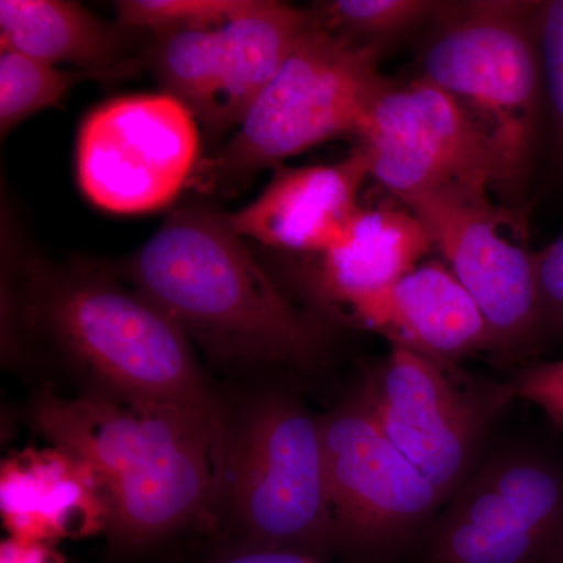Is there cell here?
<instances>
[{
    "instance_id": "cell-7",
    "label": "cell",
    "mask_w": 563,
    "mask_h": 563,
    "mask_svg": "<svg viewBox=\"0 0 563 563\" xmlns=\"http://www.w3.org/2000/svg\"><path fill=\"white\" fill-rule=\"evenodd\" d=\"M385 435L429 481L443 506L465 484L514 383L476 379L391 344L355 391Z\"/></svg>"
},
{
    "instance_id": "cell-24",
    "label": "cell",
    "mask_w": 563,
    "mask_h": 563,
    "mask_svg": "<svg viewBox=\"0 0 563 563\" xmlns=\"http://www.w3.org/2000/svg\"><path fill=\"white\" fill-rule=\"evenodd\" d=\"M518 398L539 407L563 429V358L532 363L512 380Z\"/></svg>"
},
{
    "instance_id": "cell-19",
    "label": "cell",
    "mask_w": 563,
    "mask_h": 563,
    "mask_svg": "<svg viewBox=\"0 0 563 563\" xmlns=\"http://www.w3.org/2000/svg\"><path fill=\"white\" fill-rule=\"evenodd\" d=\"M220 29L158 35L152 54L155 73L166 95L184 103L207 131L213 121L221 88Z\"/></svg>"
},
{
    "instance_id": "cell-25",
    "label": "cell",
    "mask_w": 563,
    "mask_h": 563,
    "mask_svg": "<svg viewBox=\"0 0 563 563\" xmlns=\"http://www.w3.org/2000/svg\"><path fill=\"white\" fill-rule=\"evenodd\" d=\"M537 279L542 303L544 335L563 339V233L537 252Z\"/></svg>"
},
{
    "instance_id": "cell-9",
    "label": "cell",
    "mask_w": 563,
    "mask_h": 563,
    "mask_svg": "<svg viewBox=\"0 0 563 563\" xmlns=\"http://www.w3.org/2000/svg\"><path fill=\"white\" fill-rule=\"evenodd\" d=\"M421 537L420 563H543L563 533V466L531 446L481 459Z\"/></svg>"
},
{
    "instance_id": "cell-2",
    "label": "cell",
    "mask_w": 563,
    "mask_h": 563,
    "mask_svg": "<svg viewBox=\"0 0 563 563\" xmlns=\"http://www.w3.org/2000/svg\"><path fill=\"white\" fill-rule=\"evenodd\" d=\"M136 290L218 361L318 365L329 346L320 318L263 272L229 214L201 203L174 210L133 255Z\"/></svg>"
},
{
    "instance_id": "cell-26",
    "label": "cell",
    "mask_w": 563,
    "mask_h": 563,
    "mask_svg": "<svg viewBox=\"0 0 563 563\" xmlns=\"http://www.w3.org/2000/svg\"><path fill=\"white\" fill-rule=\"evenodd\" d=\"M0 563H66L51 543L25 542L10 537L0 548Z\"/></svg>"
},
{
    "instance_id": "cell-18",
    "label": "cell",
    "mask_w": 563,
    "mask_h": 563,
    "mask_svg": "<svg viewBox=\"0 0 563 563\" xmlns=\"http://www.w3.org/2000/svg\"><path fill=\"white\" fill-rule=\"evenodd\" d=\"M0 43L2 51L51 65L69 63L96 77L121 70L125 52L120 29L65 0H2Z\"/></svg>"
},
{
    "instance_id": "cell-14",
    "label": "cell",
    "mask_w": 563,
    "mask_h": 563,
    "mask_svg": "<svg viewBox=\"0 0 563 563\" xmlns=\"http://www.w3.org/2000/svg\"><path fill=\"white\" fill-rule=\"evenodd\" d=\"M368 179V161L358 147L331 165L277 166L261 196L229 214V222L243 239L320 255L342 239Z\"/></svg>"
},
{
    "instance_id": "cell-5",
    "label": "cell",
    "mask_w": 563,
    "mask_h": 563,
    "mask_svg": "<svg viewBox=\"0 0 563 563\" xmlns=\"http://www.w3.org/2000/svg\"><path fill=\"white\" fill-rule=\"evenodd\" d=\"M312 13V11H310ZM380 55L314 22L272 84L246 111L239 129L192 184L209 190L243 188L255 176L340 136H355L385 77Z\"/></svg>"
},
{
    "instance_id": "cell-8",
    "label": "cell",
    "mask_w": 563,
    "mask_h": 563,
    "mask_svg": "<svg viewBox=\"0 0 563 563\" xmlns=\"http://www.w3.org/2000/svg\"><path fill=\"white\" fill-rule=\"evenodd\" d=\"M325 474L340 550L362 563H391L417 547L439 492L385 435L357 393L321 418Z\"/></svg>"
},
{
    "instance_id": "cell-11",
    "label": "cell",
    "mask_w": 563,
    "mask_h": 563,
    "mask_svg": "<svg viewBox=\"0 0 563 563\" xmlns=\"http://www.w3.org/2000/svg\"><path fill=\"white\" fill-rule=\"evenodd\" d=\"M421 221L433 250L479 307L493 355L520 361L544 335L537 252L490 195H418L398 201Z\"/></svg>"
},
{
    "instance_id": "cell-16",
    "label": "cell",
    "mask_w": 563,
    "mask_h": 563,
    "mask_svg": "<svg viewBox=\"0 0 563 563\" xmlns=\"http://www.w3.org/2000/svg\"><path fill=\"white\" fill-rule=\"evenodd\" d=\"M432 250L424 225L404 203L361 206L342 239L320 254L313 287L321 299L344 310L401 279Z\"/></svg>"
},
{
    "instance_id": "cell-4",
    "label": "cell",
    "mask_w": 563,
    "mask_h": 563,
    "mask_svg": "<svg viewBox=\"0 0 563 563\" xmlns=\"http://www.w3.org/2000/svg\"><path fill=\"white\" fill-rule=\"evenodd\" d=\"M539 2H442L421 54L422 79L448 92L483 129L503 190L523 181L544 96Z\"/></svg>"
},
{
    "instance_id": "cell-22",
    "label": "cell",
    "mask_w": 563,
    "mask_h": 563,
    "mask_svg": "<svg viewBox=\"0 0 563 563\" xmlns=\"http://www.w3.org/2000/svg\"><path fill=\"white\" fill-rule=\"evenodd\" d=\"M247 0H121L122 27L144 29L157 35L198 29H220L246 7Z\"/></svg>"
},
{
    "instance_id": "cell-27",
    "label": "cell",
    "mask_w": 563,
    "mask_h": 563,
    "mask_svg": "<svg viewBox=\"0 0 563 563\" xmlns=\"http://www.w3.org/2000/svg\"><path fill=\"white\" fill-rule=\"evenodd\" d=\"M214 563H329L312 555L272 550V548L247 547L220 559Z\"/></svg>"
},
{
    "instance_id": "cell-20",
    "label": "cell",
    "mask_w": 563,
    "mask_h": 563,
    "mask_svg": "<svg viewBox=\"0 0 563 563\" xmlns=\"http://www.w3.org/2000/svg\"><path fill=\"white\" fill-rule=\"evenodd\" d=\"M440 7L432 0H331L310 11L325 31L383 57L388 46L431 25Z\"/></svg>"
},
{
    "instance_id": "cell-23",
    "label": "cell",
    "mask_w": 563,
    "mask_h": 563,
    "mask_svg": "<svg viewBox=\"0 0 563 563\" xmlns=\"http://www.w3.org/2000/svg\"><path fill=\"white\" fill-rule=\"evenodd\" d=\"M537 40L544 98L553 120L555 157L563 169V0L539 2Z\"/></svg>"
},
{
    "instance_id": "cell-15",
    "label": "cell",
    "mask_w": 563,
    "mask_h": 563,
    "mask_svg": "<svg viewBox=\"0 0 563 563\" xmlns=\"http://www.w3.org/2000/svg\"><path fill=\"white\" fill-rule=\"evenodd\" d=\"M0 512L13 539L51 544L107 531L110 521L98 477L55 446L29 448L3 461Z\"/></svg>"
},
{
    "instance_id": "cell-12",
    "label": "cell",
    "mask_w": 563,
    "mask_h": 563,
    "mask_svg": "<svg viewBox=\"0 0 563 563\" xmlns=\"http://www.w3.org/2000/svg\"><path fill=\"white\" fill-rule=\"evenodd\" d=\"M198 121L173 96L129 95L81 122L77 179L99 209L147 213L168 206L198 169Z\"/></svg>"
},
{
    "instance_id": "cell-28",
    "label": "cell",
    "mask_w": 563,
    "mask_h": 563,
    "mask_svg": "<svg viewBox=\"0 0 563 563\" xmlns=\"http://www.w3.org/2000/svg\"><path fill=\"white\" fill-rule=\"evenodd\" d=\"M543 563H563V533L555 542L553 550L547 555Z\"/></svg>"
},
{
    "instance_id": "cell-10",
    "label": "cell",
    "mask_w": 563,
    "mask_h": 563,
    "mask_svg": "<svg viewBox=\"0 0 563 563\" xmlns=\"http://www.w3.org/2000/svg\"><path fill=\"white\" fill-rule=\"evenodd\" d=\"M357 140L373 179L398 201L503 190L501 163L483 129L422 77L406 84L387 79Z\"/></svg>"
},
{
    "instance_id": "cell-1",
    "label": "cell",
    "mask_w": 563,
    "mask_h": 563,
    "mask_svg": "<svg viewBox=\"0 0 563 563\" xmlns=\"http://www.w3.org/2000/svg\"><path fill=\"white\" fill-rule=\"evenodd\" d=\"M31 421L98 477L107 532L121 550L206 523L228 498L233 433L222 412L106 390L70 399L43 390Z\"/></svg>"
},
{
    "instance_id": "cell-6",
    "label": "cell",
    "mask_w": 563,
    "mask_h": 563,
    "mask_svg": "<svg viewBox=\"0 0 563 563\" xmlns=\"http://www.w3.org/2000/svg\"><path fill=\"white\" fill-rule=\"evenodd\" d=\"M228 499L247 547L324 559L340 550L321 418L266 396L233 433Z\"/></svg>"
},
{
    "instance_id": "cell-3",
    "label": "cell",
    "mask_w": 563,
    "mask_h": 563,
    "mask_svg": "<svg viewBox=\"0 0 563 563\" xmlns=\"http://www.w3.org/2000/svg\"><path fill=\"white\" fill-rule=\"evenodd\" d=\"M31 284L33 320L102 390L222 412L187 333L143 292L77 268Z\"/></svg>"
},
{
    "instance_id": "cell-17",
    "label": "cell",
    "mask_w": 563,
    "mask_h": 563,
    "mask_svg": "<svg viewBox=\"0 0 563 563\" xmlns=\"http://www.w3.org/2000/svg\"><path fill=\"white\" fill-rule=\"evenodd\" d=\"M310 24V9L274 0H247L243 10L222 25L221 88L207 131L210 135L239 128L252 102L272 84Z\"/></svg>"
},
{
    "instance_id": "cell-21",
    "label": "cell",
    "mask_w": 563,
    "mask_h": 563,
    "mask_svg": "<svg viewBox=\"0 0 563 563\" xmlns=\"http://www.w3.org/2000/svg\"><path fill=\"white\" fill-rule=\"evenodd\" d=\"M92 74L65 70L21 52H0V132L2 136L32 114L55 106L77 81ZM96 77V76H95Z\"/></svg>"
},
{
    "instance_id": "cell-13",
    "label": "cell",
    "mask_w": 563,
    "mask_h": 563,
    "mask_svg": "<svg viewBox=\"0 0 563 563\" xmlns=\"http://www.w3.org/2000/svg\"><path fill=\"white\" fill-rule=\"evenodd\" d=\"M352 320L440 365L490 352L487 321L443 261H424L395 284L347 306Z\"/></svg>"
}]
</instances>
